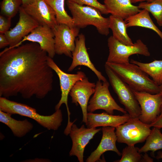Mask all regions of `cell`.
I'll use <instances>...</instances> for the list:
<instances>
[{
    "label": "cell",
    "instance_id": "obj_4",
    "mask_svg": "<svg viewBox=\"0 0 162 162\" xmlns=\"http://www.w3.org/2000/svg\"><path fill=\"white\" fill-rule=\"evenodd\" d=\"M66 4L72 15L75 27L83 28L89 25L95 26L100 34L107 36L109 33V18H105L97 9L81 5L68 0Z\"/></svg>",
    "mask_w": 162,
    "mask_h": 162
},
{
    "label": "cell",
    "instance_id": "obj_6",
    "mask_svg": "<svg viewBox=\"0 0 162 162\" xmlns=\"http://www.w3.org/2000/svg\"><path fill=\"white\" fill-rule=\"evenodd\" d=\"M109 54L106 62L116 64L130 62L129 57L139 54L148 57L150 55L148 48L140 39H138L132 45L123 44L114 38L110 37L107 40Z\"/></svg>",
    "mask_w": 162,
    "mask_h": 162
},
{
    "label": "cell",
    "instance_id": "obj_14",
    "mask_svg": "<svg viewBox=\"0 0 162 162\" xmlns=\"http://www.w3.org/2000/svg\"><path fill=\"white\" fill-rule=\"evenodd\" d=\"M95 87L96 83L89 82L86 76L76 82L69 93L72 103L80 105L82 111V122L86 124L87 121L88 102L91 96L94 93Z\"/></svg>",
    "mask_w": 162,
    "mask_h": 162
},
{
    "label": "cell",
    "instance_id": "obj_22",
    "mask_svg": "<svg viewBox=\"0 0 162 162\" xmlns=\"http://www.w3.org/2000/svg\"><path fill=\"white\" fill-rule=\"evenodd\" d=\"M128 28L139 26L151 29L154 31L162 40V32L155 25L151 18L149 12L142 9L137 13L124 20Z\"/></svg>",
    "mask_w": 162,
    "mask_h": 162
},
{
    "label": "cell",
    "instance_id": "obj_37",
    "mask_svg": "<svg viewBox=\"0 0 162 162\" xmlns=\"http://www.w3.org/2000/svg\"><path fill=\"white\" fill-rule=\"evenodd\" d=\"M159 87L160 90V92L162 94V84L161 85L159 86ZM160 115L162 116V106L161 108L160 113Z\"/></svg>",
    "mask_w": 162,
    "mask_h": 162
},
{
    "label": "cell",
    "instance_id": "obj_29",
    "mask_svg": "<svg viewBox=\"0 0 162 162\" xmlns=\"http://www.w3.org/2000/svg\"><path fill=\"white\" fill-rule=\"evenodd\" d=\"M22 4V0H3L0 6L1 14L12 18L19 11Z\"/></svg>",
    "mask_w": 162,
    "mask_h": 162
},
{
    "label": "cell",
    "instance_id": "obj_30",
    "mask_svg": "<svg viewBox=\"0 0 162 162\" xmlns=\"http://www.w3.org/2000/svg\"><path fill=\"white\" fill-rule=\"evenodd\" d=\"M71 2L81 5H86L98 10L101 14H109L105 5L102 4L97 0H68Z\"/></svg>",
    "mask_w": 162,
    "mask_h": 162
},
{
    "label": "cell",
    "instance_id": "obj_21",
    "mask_svg": "<svg viewBox=\"0 0 162 162\" xmlns=\"http://www.w3.org/2000/svg\"><path fill=\"white\" fill-rule=\"evenodd\" d=\"M11 116L0 110V122L10 128L15 136L22 137L32 130L33 125L27 119L17 120L13 118Z\"/></svg>",
    "mask_w": 162,
    "mask_h": 162
},
{
    "label": "cell",
    "instance_id": "obj_17",
    "mask_svg": "<svg viewBox=\"0 0 162 162\" xmlns=\"http://www.w3.org/2000/svg\"><path fill=\"white\" fill-rule=\"evenodd\" d=\"M85 40V36L82 34H79L76 38L75 49L72 54V62L68 71L71 72L78 66H84L93 72L98 80L102 82L107 81L105 77L97 69L91 61L87 51Z\"/></svg>",
    "mask_w": 162,
    "mask_h": 162
},
{
    "label": "cell",
    "instance_id": "obj_8",
    "mask_svg": "<svg viewBox=\"0 0 162 162\" xmlns=\"http://www.w3.org/2000/svg\"><path fill=\"white\" fill-rule=\"evenodd\" d=\"M47 63L49 66L56 73L59 79L61 97L59 102L56 105L55 109L56 110L60 109L63 104L65 105L68 114V122L64 131L68 133L70 131L74 122H72L70 121V113L68 104V95L71 89L76 83L86 77V75L82 71H78L75 74L65 73L58 67L52 58L49 56L47 58Z\"/></svg>",
    "mask_w": 162,
    "mask_h": 162
},
{
    "label": "cell",
    "instance_id": "obj_1",
    "mask_svg": "<svg viewBox=\"0 0 162 162\" xmlns=\"http://www.w3.org/2000/svg\"><path fill=\"white\" fill-rule=\"evenodd\" d=\"M48 56L33 42L1 52L0 96L44 98L53 88V70L48 64Z\"/></svg>",
    "mask_w": 162,
    "mask_h": 162
},
{
    "label": "cell",
    "instance_id": "obj_16",
    "mask_svg": "<svg viewBox=\"0 0 162 162\" xmlns=\"http://www.w3.org/2000/svg\"><path fill=\"white\" fill-rule=\"evenodd\" d=\"M54 38L52 28L47 26L39 25L13 48L20 45L26 41L36 43L47 53L49 56L52 58L56 54Z\"/></svg>",
    "mask_w": 162,
    "mask_h": 162
},
{
    "label": "cell",
    "instance_id": "obj_10",
    "mask_svg": "<svg viewBox=\"0 0 162 162\" xmlns=\"http://www.w3.org/2000/svg\"><path fill=\"white\" fill-rule=\"evenodd\" d=\"M133 92L141 110L139 119L144 123L150 124L160 115L162 94L160 92L152 94L146 92Z\"/></svg>",
    "mask_w": 162,
    "mask_h": 162
},
{
    "label": "cell",
    "instance_id": "obj_24",
    "mask_svg": "<svg viewBox=\"0 0 162 162\" xmlns=\"http://www.w3.org/2000/svg\"><path fill=\"white\" fill-rule=\"evenodd\" d=\"M130 62L139 66L158 86L162 84V60H154L148 63H144L131 59Z\"/></svg>",
    "mask_w": 162,
    "mask_h": 162
},
{
    "label": "cell",
    "instance_id": "obj_9",
    "mask_svg": "<svg viewBox=\"0 0 162 162\" xmlns=\"http://www.w3.org/2000/svg\"><path fill=\"white\" fill-rule=\"evenodd\" d=\"M109 86L110 83L107 81H97L94 93L88 103V112H92L97 110L102 109L111 115L113 114L114 110L124 114L127 113L125 109L120 106L112 96L109 89Z\"/></svg>",
    "mask_w": 162,
    "mask_h": 162
},
{
    "label": "cell",
    "instance_id": "obj_33",
    "mask_svg": "<svg viewBox=\"0 0 162 162\" xmlns=\"http://www.w3.org/2000/svg\"><path fill=\"white\" fill-rule=\"evenodd\" d=\"M150 126L159 128H162V116L160 115L152 123L149 124Z\"/></svg>",
    "mask_w": 162,
    "mask_h": 162
},
{
    "label": "cell",
    "instance_id": "obj_15",
    "mask_svg": "<svg viewBox=\"0 0 162 162\" xmlns=\"http://www.w3.org/2000/svg\"><path fill=\"white\" fill-rule=\"evenodd\" d=\"M23 8L40 25L47 26L53 29L58 24L54 11L44 0H34Z\"/></svg>",
    "mask_w": 162,
    "mask_h": 162
},
{
    "label": "cell",
    "instance_id": "obj_32",
    "mask_svg": "<svg viewBox=\"0 0 162 162\" xmlns=\"http://www.w3.org/2000/svg\"><path fill=\"white\" fill-rule=\"evenodd\" d=\"M9 45V41L4 34H0V48Z\"/></svg>",
    "mask_w": 162,
    "mask_h": 162
},
{
    "label": "cell",
    "instance_id": "obj_12",
    "mask_svg": "<svg viewBox=\"0 0 162 162\" xmlns=\"http://www.w3.org/2000/svg\"><path fill=\"white\" fill-rule=\"evenodd\" d=\"M101 130L96 128H86L82 125L80 128L74 123L69 133L72 145L69 154L70 156H76L80 162H83L85 148L94 136Z\"/></svg>",
    "mask_w": 162,
    "mask_h": 162
},
{
    "label": "cell",
    "instance_id": "obj_11",
    "mask_svg": "<svg viewBox=\"0 0 162 162\" xmlns=\"http://www.w3.org/2000/svg\"><path fill=\"white\" fill-rule=\"evenodd\" d=\"M79 28H70L64 24H58L52 29L54 35L56 54L64 55L72 58V52L75 47V40L79 35Z\"/></svg>",
    "mask_w": 162,
    "mask_h": 162
},
{
    "label": "cell",
    "instance_id": "obj_19",
    "mask_svg": "<svg viewBox=\"0 0 162 162\" xmlns=\"http://www.w3.org/2000/svg\"><path fill=\"white\" fill-rule=\"evenodd\" d=\"M131 118L128 113L123 115H113L107 112L94 113L88 112L87 115V128L110 126L116 128L128 121Z\"/></svg>",
    "mask_w": 162,
    "mask_h": 162
},
{
    "label": "cell",
    "instance_id": "obj_18",
    "mask_svg": "<svg viewBox=\"0 0 162 162\" xmlns=\"http://www.w3.org/2000/svg\"><path fill=\"white\" fill-rule=\"evenodd\" d=\"M115 128L110 126L103 127L102 136L99 144L86 160L87 162H95L99 160L100 157L105 152L112 151L119 156L122 155L117 148L116 142L117 137L115 131Z\"/></svg>",
    "mask_w": 162,
    "mask_h": 162
},
{
    "label": "cell",
    "instance_id": "obj_27",
    "mask_svg": "<svg viewBox=\"0 0 162 162\" xmlns=\"http://www.w3.org/2000/svg\"><path fill=\"white\" fill-rule=\"evenodd\" d=\"M139 148L134 145L128 146L124 148L120 159L115 161L117 162H145L146 161L147 156L139 152Z\"/></svg>",
    "mask_w": 162,
    "mask_h": 162
},
{
    "label": "cell",
    "instance_id": "obj_34",
    "mask_svg": "<svg viewBox=\"0 0 162 162\" xmlns=\"http://www.w3.org/2000/svg\"><path fill=\"white\" fill-rule=\"evenodd\" d=\"M22 6L23 7L31 4L34 1V0H22Z\"/></svg>",
    "mask_w": 162,
    "mask_h": 162
},
{
    "label": "cell",
    "instance_id": "obj_5",
    "mask_svg": "<svg viewBox=\"0 0 162 162\" xmlns=\"http://www.w3.org/2000/svg\"><path fill=\"white\" fill-rule=\"evenodd\" d=\"M104 67L110 84L121 103L124 106L131 118H138L141 110L133 90L106 64Z\"/></svg>",
    "mask_w": 162,
    "mask_h": 162
},
{
    "label": "cell",
    "instance_id": "obj_2",
    "mask_svg": "<svg viewBox=\"0 0 162 162\" xmlns=\"http://www.w3.org/2000/svg\"><path fill=\"white\" fill-rule=\"evenodd\" d=\"M109 66L134 91L152 94L160 92L159 86L137 65L130 62L119 64L108 62Z\"/></svg>",
    "mask_w": 162,
    "mask_h": 162
},
{
    "label": "cell",
    "instance_id": "obj_7",
    "mask_svg": "<svg viewBox=\"0 0 162 162\" xmlns=\"http://www.w3.org/2000/svg\"><path fill=\"white\" fill-rule=\"evenodd\" d=\"M151 127L149 124L142 122L138 118H130L116 128L117 141L128 146L143 142L150 134Z\"/></svg>",
    "mask_w": 162,
    "mask_h": 162
},
{
    "label": "cell",
    "instance_id": "obj_25",
    "mask_svg": "<svg viewBox=\"0 0 162 162\" xmlns=\"http://www.w3.org/2000/svg\"><path fill=\"white\" fill-rule=\"evenodd\" d=\"M44 0L54 11L58 24H65L71 28L75 27L72 17L67 14L65 9V0Z\"/></svg>",
    "mask_w": 162,
    "mask_h": 162
},
{
    "label": "cell",
    "instance_id": "obj_31",
    "mask_svg": "<svg viewBox=\"0 0 162 162\" xmlns=\"http://www.w3.org/2000/svg\"><path fill=\"white\" fill-rule=\"evenodd\" d=\"M11 18L0 15V33L4 34L9 31L11 24Z\"/></svg>",
    "mask_w": 162,
    "mask_h": 162
},
{
    "label": "cell",
    "instance_id": "obj_35",
    "mask_svg": "<svg viewBox=\"0 0 162 162\" xmlns=\"http://www.w3.org/2000/svg\"><path fill=\"white\" fill-rule=\"evenodd\" d=\"M132 3H135L138 2H150L154 0H130Z\"/></svg>",
    "mask_w": 162,
    "mask_h": 162
},
{
    "label": "cell",
    "instance_id": "obj_36",
    "mask_svg": "<svg viewBox=\"0 0 162 162\" xmlns=\"http://www.w3.org/2000/svg\"><path fill=\"white\" fill-rule=\"evenodd\" d=\"M155 158L157 159H162V151H160L158 152V154Z\"/></svg>",
    "mask_w": 162,
    "mask_h": 162
},
{
    "label": "cell",
    "instance_id": "obj_26",
    "mask_svg": "<svg viewBox=\"0 0 162 162\" xmlns=\"http://www.w3.org/2000/svg\"><path fill=\"white\" fill-rule=\"evenodd\" d=\"M153 127L147 138L145 144L139 148V153H146L151 151L154 153L156 151L162 149V134L160 129Z\"/></svg>",
    "mask_w": 162,
    "mask_h": 162
},
{
    "label": "cell",
    "instance_id": "obj_3",
    "mask_svg": "<svg viewBox=\"0 0 162 162\" xmlns=\"http://www.w3.org/2000/svg\"><path fill=\"white\" fill-rule=\"evenodd\" d=\"M0 110L11 115L18 114L32 118L49 130H57L62 125L63 120L62 114L60 109L56 110L50 115H42L38 113L34 108L3 97L0 98Z\"/></svg>",
    "mask_w": 162,
    "mask_h": 162
},
{
    "label": "cell",
    "instance_id": "obj_38",
    "mask_svg": "<svg viewBox=\"0 0 162 162\" xmlns=\"http://www.w3.org/2000/svg\"></svg>",
    "mask_w": 162,
    "mask_h": 162
},
{
    "label": "cell",
    "instance_id": "obj_20",
    "mask_svg": "<svg viewBox=\"0 0 162 162\" xmlns=\"http://www.w3.org/2000/svg\"><path fill=\"white\" fill-rule=\"evenodd\" d=\"M104 3L109 13L124 20L140 10L138 6L133 4L130 0H104Z\"/></svg>",
    "mask_w": 162,
    "mask_h": 162
},
{
    "label": "cell",
    "instance_id": "obj_28",
    "mask_svg": "<svg viewBox=\"0 0 162 162\" xmlns=\"http://www.w3.org/2000/svg\"><path fill=\"white\" fill-rule=\"evenodd\" d=\"M138 6L140 9H146L151 13L159 26H162V0L141 2Z\"/></svg>",
    "mask_w": 162,
    "mask_h": 162
},
{
    "label": "cell",
    "instance_id": "obj_23",
    "mask_svg": "<svg viewBox=\"0 0 162 162\" xmlns=\"http://www.w3.org/2000/svg\"><path fill=\"white\" fill-rule=\"evenodd\" d=\"M109 28L112 33V36L117 40L124 44L133 45L131 39L127 32L126 22L122 18L111 15L109 17Z\"/></svg>",
    "mask_w": 162,
    "mask_h": 162
},
{
    "label": "cell",
    "instance_id": "obj_13",
    "mask_svg": "<svg viewBox=\"0 0 162 162\" xmlns=\"http://www.w3.org/2000/svg\"><path fill=\"white\" fill-rule=\"evenodd\" d=\"M19 12V19L16 25L4 34L9 43V48L14 47L25 36L39 25L25 11L22 5Z\"/></svg>",
    "mask_w": 162,
    "mask_h": 162
}]
</instances>
